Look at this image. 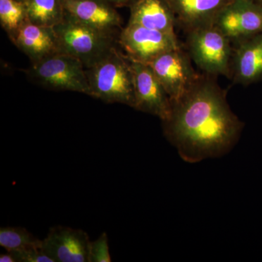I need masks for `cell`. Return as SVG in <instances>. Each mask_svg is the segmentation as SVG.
I'll return each instance as SVG.
<instances>
[{
    "label": "cell",
    "mask_w": 262,
    "mask_h": 262,
    "mask_svg": "<svg viewBox=\"0 0 262 262\" xmlns=\"http://www.w3.org/2000/svg\"><path fill=\"white\" fill-rule=\"evenodd\" d=\"M162 122L165 137L190 163L228 152L244 127L225 91L208 75H200L182 97L171 101L170 115Z\"/></svg>",
    "instance_id": "obj_1"
},
{
    "label": "cell",
    "mask_w": 262,
    "mask_h": 262,
    "mask_svg": "<svg viewBox=\"0 0 262 262\" xmlns=\"http://www.w3.org/2000/svg\"><path fill=\"white\" fill-rule=\"evenodd\" d=\"M91 96L108 103L135 105L134 77L128 58L118 48L85 69Z\"/></svg>",
    "instance_id": "obj_2"
},
{
    "label": "cell",
    "mask_w": 262,
    "mask_h": 262,
    "mask_svg": "<svg viewBox=\"0 0 262 262\" xmlns=\"http://www.w3.org/2000/svg\"><path fill=\"white\" fill-rule=\"evenodd\" d=\"M58 52L77 58L87 69L107 56L117 47L118 36L95 29L67 14L53 27Z\"/></svg>",
    "instance_id": "obj_3"
},
{
    "label": "cell",
    "mask_w": 262,
    "mask_h": 262,
    "mask_svg": "<svg viewBox=\"0 0 262 262\" xmlns=\"http://www.w3.org/2000/svg\"><path fill=\"white\" fill-rule=\"evenodd\" d=\"M29 78L49 90L72 91L91 96L83 63L70 55L56 53L32 63L27 70Z\"/></svg>",
    "instance_id": "obj_4"
},
{
    "label": "cell",
    "mask_w": 262,
    "mask_h": 262,
    "mask_svg": "<svg viewBox=\"0 0 262 262\" xmlns=\"http://www.w3.org/2000/svg\"><path fill=\"white\" fill-rule=\"evenodd\" d=\"M187 33L189 56L206 75L232 77L233 46L220 29L212 25Z\"/></svg>",
    "instance_id": "obj_5"
},
{
    "label": "cell",
    "mask_w": 262,
    "mask_h": 262,
    "mask_svg": "<svg viewBox=\"0 0 262 262\" xmlns=\"http://www.w3.org/2000/svg\"><path fill=\"white\" fill-rule=\"evenodd\" d=\"M118 45L130 61L149 63L165 52L180 48L176 34L127 24L120 31Z\"/></svg>",
    "instance_id": "obj_6"
},
{
    "label": "cell",
    "mask_w": 262,
    "mask_h": 262,
    "mask_svg": "<svg viewBox=\"0 0 262 262\" xmlns=\"http://www.w3.org/2000/svg\"><path fill=\"white\" fill-rule=\"evenodd\" d=\"M191 59L189 53L180 47L165 52L148 63L170 101L182 97L199 77Z\"/></svg>",
    "instance_id": "obj_7"
},
{
    "label": "cell",
    "mask_w": 262,
    "mask_h": 262,
    "mask_svg": "<svg viewBox=\"0 0 262 262\" xmlns=\"http://www.w3.org/2000/svg\"><path fill=\"white\" fill-rule=\"evenodd\" d=\"M214 25L235 46L262 33V6L249 0H233L220 12Z\"/></svg>",
    "instance_id": "obj_8"
},
{
    "label": "cell",
    "mask_w": 262,
    "mask_h": 262,
    "mask_svg": "<svg viewBox=\"0 0 262 262\" xmlns=\"http://www.w3.org/2000/svg\"><path fill=\"white\" fill-rule=\"evenodd\" d=\"M130 61V60H129ZM134 77V108L166 120L171 110V101L149 64L130 61Z\"/></svg>",
    "instance_id": "obj_9"
},
{
    "label": "cell",
    "mask_w": 262,
    "mask_h": 262,
    "mask_svg": "<svg viewBox=\"0 0 262 262\" xmlns=\"http://www.w3.org/2000/svg\"><path fill=\"white\" fill-rule=\"evenodd\" d=\"M91 243L82 229L54 226L42 239V249L53 262H89Z\"/></svg>",
    "instance_id": "obj_10"
},
{
    "label": "cell",
    "mask_w": 262,
    "mask_h": 262,
    "mask_svg": "<svg viewBox=\"0 0 262 262\" xmlns=\"http://www.w3.org/2000/svg\"><path fill=\"white\" fill-rule=\"evenodd\" d=\"M65 12L81 23L119 35L122 17L107 0H63Z\"/></svg>",
    "instance_id": "obj_11"
},
{
    "label": "cell",
    "mask_w": 262,
    "mask_h": 262,
    "mask_svg": "<svg viewBox=\"0 0 262 262\" xmlns=\"http://www.w3.org/2000/svg\"><path fill=\"white\" fill-rule=\"evenodd\" d=\"M177 24L186 32L214 25L220 12L233 0H165Z\"/></svg>",
    "instance_id": "obj_12"
},
{
    "label": "cell",
    "mask_w": 262,
    "mask_h": 262,
    "mask_svg": "<svg viewBox=\"0 0 262 262\" xmlns=\"http://www.w3.org/2000/svg\"><path fill=\"white\" fill-rule=\"evenodd\" d=\"M232 77L244 85L262 80V33L233 46Z\"/></svg>",
    "instance_id": "obj_13"
},
{
    "label": "cell",
    "mask_w": 262,
    "mask_h": 262,
    "mask_svg": "<svg viewBox=\"0 0 262 262\" xmlns=\"http://www.w3.org/2000/svg\"><path fill=\"white\" fill-rule=\"evenodd\" d=\"M10 40L29 57L32 63L58 53V41L53 27H43L27 21Z\"/></svg>",
    "instance_id": "obj_14"
},
{
    "label": "cell",
    "mask_w": 262,
    "mask_h": 262,
    "mask_svg": "<svg viewBox=\"0 0 262 262\" xmlns=\"http://www.w3.org/2000/svg\"><path fill=\"white\" fill-rule=\"evenodd\" d=\"M128 24L175 34V15L165 0H136L130 6Z\"/></svg>",
    "instance_id": "obj_15"
},
{
    "label": "cell",
    "mask_w": 262,
    "mask_h": 262,
    "mask_svg": "<svg viewBox=\"0 0 262 262\" xmlns=\"http://www.w3.org/2000/svg\"><path fill=\"white\" fill-rule=\"evenodd\" d=\"M24 4L27 20L36 25L54 27L64 18L63 0H26Z\"/></svg>",
    "instance_id": "obj_16"
},
{
    "label": "cell",
    "mask_w": 262,
    "mask_h": 262,
    "mask_svg": "<svg viewBox=\"0 0 262 262\" xmlns=\"http://www.w3.org/2000/svg\"><path fill=\"white\" fill-rule=\"evenodd\" d=\"M42 241L22 227H3L0 228V246L8 252L26 248L42 247Z\"/></svg>",
    "instance_id": "obj_17"
},
{
    "label": "cell",
    "mask_w": 262,
    "mask_h": 262,
    "mask_svg": "<svg viewBox=\"0 0 262 262\" xmlns=\"http://www.w3.org/2000/svg\"><path fill=\"white\" fill-rule=\"evenodd\" d=\"M27 21L24 3L17 0H0V24L10 39Z\"/></svg>",
    "instance_id": "obj_18"
},
{
    "label": "cell",
    "mask_w": 262,
    "mask_h": 262,
    "mask_svg": "<svg viewBox=\"0 0 262 262\" xmlns=\"http://www.w3.org/2000/svg\"><path fill=\"white\" fill-rule=\"evenodd\" d=\"M111 261L108 235L106 232H103L96 241H91L89 262Z\"/></svg>",
    "instance_id": "obj_19"
},
{
    "label": "cell",
    "mask_w": 262,
    "mask_h": 262,
    "mask_svg": "<svg viewBox=\"0 0 262 262\" xmlns=\"http://www.w3.org/2000/svg\"><path fill=\"white\" fill-rule=\"evenodd\" d=\"M13 253L16 262H53L43 251L42 247L26 248Z\"/></svg>",
    "instance_id": "obj_20"
},
{
    "label": "cell",
    "mask_w": 262,
    "mask_h": 262,
    "mask_svg": "<svg viewBox=\"0 0 262 262\" xmlns=\"http://www.w3.org/2000/svg\"><path fill=\"white\" fill-rule=\"evenodd\" d=\"M107 1L115 8H117V7H130L136 0H107Z\"/></svg>",
    "instance_id": "obj_21"
},
{
    "label": "cell",
    "mask_w": 262,
    "mask_h": 262,
    "mask_svg": "<svg viewBox=\"0 0 262 262\" xmlns=\"http://www.w3.org/2000/svg\"><path fill=\"white\" fill-rule=\"evenodd\" d=\"M0 261L1 262H16V260L13 256V253L8 252L7 253H2L0 255Z\"/></svg>",
    "instance_id": "obj_22"
},
{
    "label": "cell",
    "mask_w": 262,
    "mask_h": 262,
    "mask_svg": "<svg viewBox=\"0 0 262 262\" xmlns=\"http://www.w3.org/2000/svg\"><path fill=\"white\" fill-rule=\"evenodd\" d=\"M249 1L253 2V3H256V4L261 5L262 6V0H249Z\"/></svg>",
    "instance_id": "obj_23"
},
{
    "label": "cell",
    "mask_w": 262,
    "mask_h": 262,
    "mask_svg": "<svg viewBox=\"0 0 262 262\" xmlns=\"http://www.w3.org/2000/svg\"><path fill=\"white\" fill-rule=\"evenodd\" d=\"M17 1L22 2V3H24V2L26 1V0H17Z\"/></svg>",
    "instance_id": "obj_24"
}]
</instances>
